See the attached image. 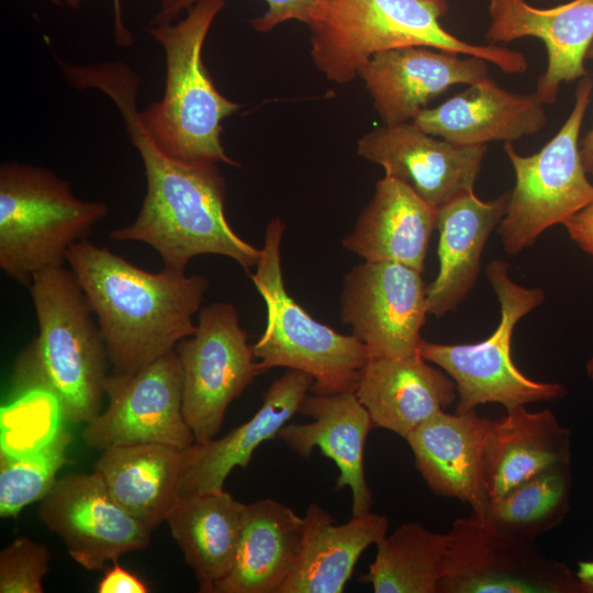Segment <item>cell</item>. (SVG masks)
Wrapping results in <instances>:
<instances>
[{"label": "cell", "mask_w": 593, "mask_h": 593, "mask_svg": "<svg viewBox=\"0 0 593 593\" xmlns=\"http://www.w3.org/2000/svg\"><path fill=\"white\" fill-rule=\"evenodd\" d=\"M383 124L412 122L434 98L455 85L488 76V61L471 55L409 46L373 55L359 69Z\"/></svg>", "instance_id": "16"}, {"label": "cell", "mask_w": 593, "mask_h": 593, "mask_svg": "<svg viewBox=\"0 0 593 593\" xmlns=\"http://www.w3.org/2000/svg\"><path fill=\"white\" fill-rule=\"evenodd\" d=\"M224 5L225 0H201L179 22L147 29L165 52L166 86L141 119L154 142L175 158L236 166L222 146L221 122L240 105L219 92L202 61L205 37Z\"/></svg>", "instance_id": "5"}, {"label": "cell", "mask_w": 593, "mask_h": 593, "mask_svg": "<svg viewBox=\"0 0 593 593\" xmlns=\"http://www.w3.org/2000/svg\"><path fill=\"white\" fill-rule=\"evenodd\" d=\"M376 546L374 560L360 577L376 593H437L446 566L447 533L410 522L387 534Z\"/></svg>", "instance_id": "30"}, {"label": "cell", "mask_w": 593, "mask_h": 593, "mask_svg": "<svg viewBox=\"0 0 593 593\" xmlns=\"http://www.w3.org/2000/svg\"><path fill=\"white\" fill-rule=\"evenodd\" d=\"M355 394L369 412L373 427L403 438L457 398L451 378L419 354L369 358Z\"/></svg>", "instance_id": "22"}, {"label": "cell", "mask_w": 593, "mask_h": 593, "mask_svg": "<svg viewBox=\"0 0 593 593\" xmlns=\"http://www.w3.org/2000/svg\"><path fill=\"white\" fill-rule=\"evenodd\" d=\"M299 413L312 422L286 424L276 438L302 458H309L317 447L339 471L335 488L350 489L353 515L369 512L373 497L366 479L363 451L373 424L355 391L307 394Z\"/></svg>", "instance_id": "18"}, {"label": "cell", "mask_w": 593, "mask_h": 593, "mask_svg": "<svg viewBox=\"0 0 593 593\" xmlns=\"http://www.w3.org/2000/svg\"><path fill=\"white\" fill-rule=\"evenodd\" d=\"M437 210L407 184L384 175L343 245L366 261H393L422 272Z\"/></svg>", "instance_id": "24"}, {"label": "cell", "mask_w": 593, "mask_h": 593, "mask_svg": "<svg viewBox=\"0 0 593 593\" xmlns=\"http://www.w3.org/2000/svg\"><path fill=\"white\" fill-rule=\"evenodd\" d=\"M48 570L47 547L19 537L0 552V592L42 593V581Z\"/></svg>", "instance_id": "33"}, {"label": "cell", "mask_w": 593, "mask_h": 593, "mask_svg": "<svg viewBox=\"0 0 593 593\" xmlns=\"http://www.w3.org/2000/svg\"><path fill=\"white\" fill-rule=\"evenodd\" d=\"M574 573L582 593H593V560L579 561Z\"/></svg>", "instance_id": "39"}, {"label": "cell", "mask_w": 593, "mask_h": 593, "mask_svg": "<svg viewBox=\"0 0 593 593\" xmlns=\"http://www.w3.org/2000/svg\"><path fill=\"white\" fill-rule=\"evenodd\" d=\"M51 1L57 5L65 4L67 7L75 9V8H78L83 0H51Z\"/></svg>", "instance_id": "40"}, {"label": "cell", "mask_w": 593, "mask_h": 593, "mask_svg": "<svg viewBox=\"0 0 593 593\" xmlns=\"http://www.w3.org/2000/svg\"><path fill=\"white\" fill-rule=\"evenodd\" d=\"M592 90L590 75L579 79L570 115L537 153L524 156L512 143L504 144L515 174V186L497 226L506 254L522 253L546 230L563 224L593 203V183L588 179L579 145Z\"/></svg>", "instance_id": "9"}, {"label": "cell", "mask_w": 593, "mask_h": 593, "mask_svg": "<svg viewBox=\"0 0 593 593\" xmlns=\"http://www.w3.org/2000/svg\"><path fill=\"white\" fill-rule=\"evenodd\" d=\"M77 82L81 90L96 89L112 100L144 166L141 210L110 238L146 244L165 268L176 271H186L200 255L228 257L246 270L256 267L260 249L239 237L225 216V181L216 164L175 158L146 131L137 103L138 75L122 61H101L82 66Z\"/></svg>", "instance_id": "1"}, {"label": "cell", "mask_w": 593, "mask_h": 593, "mask_svg": "<svg viewBox=\"0 0 593 593\" xmlns=\"http://www.w3.org/2000/svg\"><path fill=\"white\" fill-rule=\"evenodd\" d=\"M437 593H582L568 564L471 514L452 522Z\"/></svg>", "instance_id": "10"}, {"label": "cell", "mask_w": 593, "mask_h": 593, "mask_svg": "<svg viewBox=\"0 0 593 593\" xmlns=\"http://www.w3.org/2000/svg\"><path fill=\"white\" fill-rule=\"evenodd\" d=\"M99 325L114 372L132 373L175 349L194 329L209 289L203 275L147 271L88 239L65 257Z\"/></svg>", "instance_id": "2"}, {"label": "cell", "mask_w": 593, "mask_h": 593, "mask_svg": "<svg viewBox=\"0 0 593 593\" xmlns=\"http://www.w3.org/2000/svg\"><path fill=\"white\" fill-rule=\"evenodd\" d=\"M490 422L475 411H440L404 438L426 485L435 494L467 503L472 513L489 501L483 454Z\"/></svg>", "instance_id": "20"}, {"label": "cell", "mask_w": 593, "mask_h": 593, "mask_svg": "<svg viewBox=\"0 0 593 593\" xmlns=\"http://www.w3.org/2000/svg\"><path fill=\"white\" fill-rule=\"evenodd\" d=\"M187 449L155 443L113 446L102 450L93 471L113 499L153 530L179 500Z\"/></svg>", "instance_id": "28"}, {"label": "cell", "mask_w": 593, "mask_h": 593, "mask_svg": "<svg viewBox=\"0 0 593 593\" xmlns=\"http://www.w3.org/2000/svg\"><path fill=\"white\" fill-rule=\"evenodd\" d=\"M387 516L353 515L344 524L322 506L311 503L294 569L279 593H340L362 552L388 534Z\"/></svg>", "instance_id": "26"}, {"label": "cell", "mask_w": 593, "mask_h": 593, "mask_svg": "<svg viewBox=\"0 0 593 593\" xmlns=\"http://www.w3.org/2000/svg\"><path fill=\"white\" fill-rule=\"evenodd\" d=\"M71 434L59 426L43 445L23 452L0 454V516L18 517L29 504L41 501L54 486L67 461Z\"/></svg>", "instance_id": "32"}, {"label": "cell", "mask_w": 593, "mask_h": 593, "mask_svg": "<svg viewBox=\"0 0 593 593\" xmlns=\"http://www.w3.org/2000/svg\"><path fill=\"white\" fill-rule=\"evenodd\" d=\"M283 231L280 219L268 224L256 271L250 273L267 309L266 327L253 345L254 355L262 372L283 367L309 374L313 393L355 391L369 360L367 347L353 334H340L314 320L289 295L281 268Z\"/></svg>", "instance_id": "7"}, {"label": "cell", "mask_w": 593, "mask_h": 593, "mask_svg": "<svg viewBox=\"0 0 593 593\" xmlns=\"http://www.w3.org/2000/svg\"><path fill=\"white\" fill-rule=\"evenodd\" d=\"M488 145H461L438 139L413 122L383 124L358 141V155L384 168L385 176L412 188L439 208L472 191Z\"/></svg>", "instance_id": "15"}, {"label": "cell", "mask_w": 593, "mask_h": 593, "mask_svg": "<svg viewBox=\"0 0 593 593\" xmlns=\"http://www.w3.org/2000/svg\"><path fill=\"white\" fill-rule=\"evenodd\" d=\"M422 272L393 261H366L345 277L340 316L369 358L417 355L428 314Z\"/></svg>", "instance_id": "13"}, {"label": "cell", "mask_w": 593, "mask_h": 593, "mask_svg": "<svg viewBox=\"0 0 593 593\" xmlns=\"http://www.w3.org/2000/svg\"><path fill=\"white\" fill-rule=\"evenodd\" d=\"M38 517L90 571L146 548L152 533L113 499L94 471L57 479L41 500Z\"/></svg>", "instance_id": "14"}, {"label": "cell", "mask_w": 593, "mask_h": 593, "mask_svg": "<svg viewBox=\"0 0 593 593\" xmlns=\"http://www.w3.org/2000/svg\"><path fill=\"white\" fill-rule=\"evenodd\" d=\"M99 593H146L147 585L135 574L114 561L98 583Z\"/></svg>", "instance_id": "35"}, {"label": "cell", "mask_w": 593, "mask_h": 593, "mask_svg": "<svg viewBox=\"0 0 593 593\" xmlns=\"http://www.w3.org/2000/svg\"><path fill=\"white\" fill-rule=\"evenodd\" d=\"M447 10V0H321L307 22L312 59L337 83L351 81L373 55L409 46L477 56L507 75L527 69L521 52L450 34L439 23Z\"/></svg>", "instance_id": "4"}, {"label": "cell", "mask_w": 593, "mask_h": 593, "mask_svg": "<svg viewBox=\"0 0 593 593\" xmlns=\"http://www.w3.org/2000/svg\"><path fill=\"white\" fill-rule=\"evenodd\" d=\"M244 505L224 490L202 492L179 497L167 517L200 592L214 593L230 573L238 548Z\"/></svg>", "instance_id": "29"}, {"label": "cell", "mask_w": 593, "mask_h": 593, "mask_svg": "<svg viewBox=\"0 0 593 593\" xmlns=\"http://www.w3.org/2000/svg\"><path fill=\"white\" fill-rule=\"evenodd\" d=\"M201 0H161L150 24L174 22L179 13ZM268 9L251 21L258 32L271 31L282 22L298 20L307 24L312 11L321 0H265Z\"/></svg>", "instance_id": "34"}, {"label": "cell", "mask_w": 593, "mask_h": 593, "mask_svg": "<svg viewBox=\"0 0 593 593\" xmlns=\"http://www.w3.org/2000/svg\"><path fill=\"white\" fill-rule=\"evenodd\" d=\"M510 266L493 260L485 268L495 293L501 318L494 332L473 344H439L422 340L418 353L443 369L455 382L456 412L475 411L481 404L496 403L512 410L540 401H555L567 393L558 382L536 381L513 362L512 336L517 323L545 301L539 288H526L512 280Z\"/></svg>", "instance_id": "8"}, {"label": "cell", "mask_w": 593, "mask_h": 593, "mask_svg": "<svg viewBox=\"0 0 593 593\" xmlns=\"http://www.w3.org/2000/svg\"><path fill=\"white\" fill-rule=\"evenodd\" d=\"M38 334L16 357L10 396L43 393L68 423L99 413L108 378L107 348L89 302L70 269H45L27 287Z\"/></svg>", "instance_id": "3"}, {"label": "cell", "mask_w": 593, "mask_h": 593, "mask_svg": "<svg viewBox=\"0 0 593 593\" xmlns=\"http://www.w3.org/2000/svg\"><path fill=\"white\" fill-rule=\"evenodd\" d=\"M182 380L175 349L136 372L108 376V406L86 424L83 441L101 450L149 443L191 447L195 437L182 412Z\"/></svg>", "instance_id": "12"}, {"label": "cell", "mask_w": 593, "mask_h": 593, "mask_svg": "<svg viewBox=\"0 0 593 593\" xmlns=\"http://www.w3.org/2000/svg\"><path fill=\"white\" fill-rule=\"evenodd\" d=\"M586 58L593 59V42L588 51ZM580 154L586 174L593 178V126L580 143Z\"/></svg>", "instance_id": "38"}, {"label": "cell", "mask_w": 593, "mask_h": 593, "mask_svg": "<svg viewBox=\"0 0 593 593\" xmlns=\"http://www.w3.org/2000/svg\"><path fill=\"white\" fill-rule=\"evenodd\" d=\"M422 131L461 145L521 139L540 132L547 123L545 104L535 93L503 89L492 79L469 85L412 121Z\"/></svg>", "instance_id": "21"}, {"label": "cell", "mask_w": 593, "mask_h": 593, "mask_svg": "<svg viewBox=\"0 0 593 593\" xmlns=\"http://www.w3.org/2000/svg\"><path fill=\"white\" fill-rule=\"evenodd\" d=\"M313 379L299 370L288 369L264 394L254 416L222 438L194 441L187 449L179 497L224 490L231 471L246 468L255 450L277 437L311 390Z\"/></svg>", "instance_id": "19"}, {"label": "cell", "mask_w": 593, "mask_h": 593, "mask_svg": "<svg viewBox=\"0 0 593 593\" xmlns=\"http://www.w3.org/2000/svg\"><path fill=\"white\" fill-rule=\"evenodd\" d=\"M304 517L272 499L245 504L234 564L214 593H279L296 563Z\"/></svg>", "instance_id": "27"}, {"label": "cell", "mask_w": 593, "mask_h": 593, "mask_svg": "<svg viewBox=\"0 0 593 593\" xmlns=\"http://www.w3.org/2000/svg\"><path fill=\"white\" fill-rule=\"evenodd\" d=\"M570 238L593 260V203L563 223Z\"/></svg>", "instance_id": "36"}, {"label": "cell", "mask_w": 593, "mask_h": 593, "mask_svg": "<svg viewBox=\"0 0 593 593\" xmlns=\"http://www.w3.org/2000/svg\"><path fill=\"white\" fill-rule=\"evenodd\" d=\"M508 198L510 191L483 201L472 190L438 208L439 269L427 287L428 314L441 317L469 295L480 272L485 244L502 221Z\"/></svg>", "instance_id": "23"}, {"label": "cell", "mask_w": 593, "mask_h": 593, "mask_svg": "<svg viewBox=\"0 0 593 593\" xmlns=\"http://www.w3.org/2000/svg\"><path fill=\"white\" fill-rule=\"evenodd\" d=\"M571 462V433L549 410H507L491 419L483 474L489 500L500 497L522 482L556 466Z\"/></svg>", "instance_id": "25"}, {"label": "cell", "mask_w": 593, "mask_h": 593, "mask_svg": "<svg viewBox=\"0 0 593 593\" xmlns=\"http://www.w3.org/2000/svg\"><path fill=\"white\" fill-rule=\"evenodd\" d=\"M586 374L593 384V354L586 361Z\"/></svg>", "instance_id": "41"}, {"label": "cell", "mask_w": 593, "mask_h": 593, "mask_svg": "<svg viewBox=\"0 0 593 593\" xmlns=\"http://www.w3.org/2000/svg\"><path fill=\"white\" fill-rule=\"evenodd\" d=\"M110 212L101 201L77 198L69 183L46 168L4 161L0 166V268L29 287L38 272L66 262L69 247L87 239Z\"/></svg>", "instance_id": "6"}, {"label": "cell", "mask_w": 593, "mask_h": 593, "mask_svg": "<svg viewBox=\"0 0 593 593\" xmlns=\"http://www.w3.org/2000/svg\"><path fill=\"white\" fill-rule=\"evenodd\" d=\"M175 351L182 369V412L195 441L215 437L233 400L262 373L234 305L199 311L194 332Z\"/></svg>", "instance_id": "11"}, {"label": "cell", "mask_w": 593, "mask_h": 593, "mask_svg": "<svg viewBox=\"0 0 593 593\" xmlns=\"http://www.w3.org/2000/svg\"><path fill=\"white\" fill-rule=\"evenodd\" d=\"M488 1L490 44L528 36L545 44L547 68L534 92L541 103H555L562 82L590 75L584 59L593 42V0H572L551 9L534 8L524 0Z\"/></svg>", "instance_id": "17"}, {"label": "cell", "mask_w": 593, "mask_h": 593, "mask_svg": "<svg viewBox=\"0 0 593 593\" xmlns=\"http://www.w3.org/2000/svg\"><path fill=\"white\" fill-rule=\"evenodd\" d=\"M571 462L556 466L489 500L473 513L493 526L523 539H535L555 527L570 510Z\"/></svg>", "instance_id": "31"}, {"label": "cell", "mask_w": 593, "mask_h": 593, "mask_svg": "<svg viewBox=\"0 0 593 593\" xmlns=\"http://www.w3.org/2000/svg\"><path fill=\"white\" fill-rule=\"evenodd\" d=\"M114 12V40L120 46H131L134 42L133 35L126 26L123 14L121 0H112Z\"/></svg>", "instance_id": "37"}]
</instances>
